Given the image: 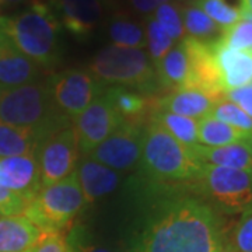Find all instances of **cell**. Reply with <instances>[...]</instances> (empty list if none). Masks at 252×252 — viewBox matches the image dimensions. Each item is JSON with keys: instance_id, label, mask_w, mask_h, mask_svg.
<instances>
[{"instance_id": "obj_1", "label": "cell", "mask_w": 252, "mask_h": 252, "mask_svg": "<svg viewBox=\"0 0 252 252\" xmlns=\"http://www.w3.org/2000/svg\"><path fill=\"white\" fill-rule=\"evenodd\" d=\"M228 243L223 216L203 198L162 203L132 252H220Z\"/></svg>"}, {"instance_id": "obj_2", "label": "cell", "mask_w": 252, "mask_h": 252, "mask_svg": "<svg viewBox=\"0 0 252 252\" xmlns=\"http://www.w3.org/2000/svg\"><path fill=\"white\" fill-rule=\"evenodd\" d=\"M0 32L41 67L52 66L59 58L61 23L42 1H34L14 17H0Z\"/></svg>"}, {"instance_id": "obj_3", "label": "cell", "mask_w": 252, "mask_h": 252, "mask_svg": "<svg viewBox=\"0 0 252 252\" xmlns=\"http://www.w3.org/2000/svg\"><path fill=\"white\" fill-rule=\"evenodd\" d=\"M140 162L150 180L170 185L195 182L203 167L189 146L180 143L153 121L144 126Z\"/></svg>"}, {"instance_id": "obj_4", "label": "cell", "mask_w": 252, "mask_h": 252, "mask_svg": "<svg viewBox=\"0 0 252 252\" xmlns=\"http://www.w3.org/2000/svg\"><path fill=\"white\" fill-rule=\"evenodd\" d=\"M0 122L34 129L42 139L70 126V119L55 104L49 83H31L0 91Z\"/></svg>"}, {"instance_id": "obj_5", "label": "cell", "mask_w": 252, "mask_h": 252, "mask_svg": "<svg viewBox=\"0 0 252 252\" xmlns=\"http://www.w3.org/2000/svg\"><path fill=\"white\" fill-rule=\"evenodd\" d=\"M97 80L104 84L132 87L143 94L157 89V74L149 54L144 49L109 45L101 49L89 67Z\"/></svg>"}, {"instance_id": "obj_6", "label": "cell", "mask_w": 252, "mask_h": 252, "mask_svg": "<svg viewBox=\"0 0 252 252\" xmlns=\"http://www.w3.org/2000/svg\"><path fill=\"white\" fill-rule=\"evenodd\" d=\"M76 170L64 180L41 188L23 216L42 233L62 231L86 206Z\"/></svg>"}, {"instance_id": "obj_7", "label": "cell", "mask_w": 252, "mask_h": 252, "mask_svg": "<svg viewBox=\"0 0 252 252\" xmlns=\"http://www.w3.org/2000/svg\"><path fill=\"white\" fill-rule=\"evenodd\" d=\"M195 188L220 213L237 215L252 209V170L203 164Z\"/></svg>"}, {"instance_id": "obj_8", "label": "cell", "mask_w": 252, "mask_h": 252, "mask_svg": "<svg viewBox=\"0 0 252 252\" xmlns=\"http://www.w3.org/2000/svg\"><path fill=\"white\" fill-rule=\"evenodd\" d=\"M79 152L77 136L72 125L42 139L36 150L42 188L64 180L74 172Z\"/></svg>"}, {"instance_id": "obj_9", "label": "cell", "mask_w": 252, "mask_h": 252, "mask_svg": "<svg viewBox=\"0 0 252 252\" xmlns=\"http://www.w3.org/2000/svg\"><path fill=\"white\" fill-rule=\"evenodd\" d=\"M146 122L125 121L87 157L112 170L126 171L140 161Z\"/></svg>"}, {"instance_id": "obj_10", "label": "cell", "mask_w": 252, "mask_h": 252, "mask_svg": "<svg viewBox=\"0 0 252 252\" xmlns=\"http://www.w3.org/2000/svg\"><path fill=\"white\" fill-rule=\"evenodd\" d=\"M124 122L125 119L102 91L101 95L73 119V129L77 136L79 150L84 156H89Z\"/></svg>"}, {"instance_id": "obj_11", "label": "cell", "mask_w": 252, "mask_h": 252, "mask_svg": "<svg viewBox=\"0 0 252 252\" xmlns=\"http://www.w3.org/2000/svg\"><path fill=\"white\" fill-rule=\"evenodd\" d=\"M55 104L66 118L73 121L102 94L104 87L91 73L64 70L49 81Z\"/></svg>"}, {"instance_id": "obj_12", "label": "cell", "mask_w": 252, "mask_h": 252, "mask_svg": "<svg viewBox=\"0 0 252 252\" xmlns=\"http://www.w3.org/2000/svg\"><path fill=\"white\" fill-rule=\"evenodd\" d=\"M215 41H199L189 36L184 38L189 56V76L182 89H196L217 98H224L215 61Z\"/></svg>"}, {"instance_id": "obj_13", "label": "cell", "mask_w": 252, "mask_h": 252, "mask_svg": "<svg viewBox=\"0 0 252 252\" xmlns=\"http://www.w3.org/2000/svg\"><path fill=\"white\" fill-rule=\"evenodd\" d=\"M51 9L61 26L77 39L91 36L104 16L98 0H51Z\"/></svg>"}, {"instance_id": "obj_14", "label": "cell", "mask_w": 252, "mask_h": 252, "mask_svg": "<svg viewBox=\"0 0 252 252\" xmlns=\"http://www.w3.org/2000/svg\"><path fill=\"white\" fill-rule=\"evenodd\" d=\"M0 185L28 200L41 190V170L36 154L0 158Z\"/></svg>"}, {"instance_id": "obj_15", "label": "cell", "mask_w": 252, "mask_h": 252, "mask_svg": "<svg viewBox=\"0 0 252 252\" xmlns=\"http://www.w3.org/2000/svg\"><path fill=\"white\" fill-rule=\"evenodd\" d=\"M215 61L224 91L235 90L252 83V51H238L223 44L221 36L213 42Z\"/></svg>"}, {"instance_id": "obj_16", "label": "cell", "mask_w": 252, "mask_h": 252, "mask_svg": "<svg viewBox=\"0 0 252 252\" xmlns=\"http://www.w3.org/2000/svg\"><path fill=\"white\" fill-rule=\"evenodd\" d=\"M220 99L196 89H177L161 98L152 99L150 108L192 119H202L212 114L217 101Z\"/></svg>"}, {"instance_id": "obj_17", "label": "cell", "mask_w": 252, "mask_h": 252, "mask_svg": "<svg viewBox=\"0 0 252 252\" xmlns=\"http://www.w3.org/2000/svg\"><path fill=\"white\" fill-rule=\"evenodd\" d=\"M41 66L17 51L4 38L0 44V91L31 84L39 77Z\"/></svg>"}, {"instance_id": "obj_18", "label": "cell", "mask_w": 252, "mask_h": 252, "mask_svg": "<svg viewBox=\"0 0 252 252\" xmlns=\"http://www.w3.org/2000/svg\"><path fill=\"white\" fill-rule=\"evenodd\" d=\"M76 175L86 199L91 203L97 199L109 195L119 185V175L112 168L84 157L76 168Z\"/></svg>"}, {"instance_id": "obj_19", "label": "cell", "mask_w": 252, "mask_h": 252, "mask_svg": "<svg viewBox=\"0 0 252 252\" xmlns=\"http://www.w3.org/2000/svg\"><path fill=\"white\" fill-rule=\"evenodd\" d=\"M199 161L216 167L252 170V156L247 142L225 144L219 147H207L203 144L189 146Z\"/></svg>"}, {"instance_id": "obj_20", "label": "cell", "mask_w": 252, "mask_h": 252, "mask_svg": "<svg viewBox=\"0 0 252 252\" xmlns=\"http://www.w3.org/2000/svg\"><path fill=\"white\" fill-rule=\"evenodd\" d=\"M42 231L24 216L0 217V252H26L39 240Z\"/></svg>"}, {"instance_id": "obj_21", "label": "cell", "mask_w": 252, "mask_h": 252, "mask_svg": "<svg viewBox=\"0 0 252 252\" xmlns=\"http://www.w3.org/2000/svg\"><path fill=\"white\" fill-rule=\"evenodd\" d=\"M157 80L164 87L171 90L182 89L189 76V56L184 39H181L177 45L154 66Z\"/></svg>"}, {"instance_id": "obj_22", "label": "cell", "mask_w": 252, "mask_h": 252, "mask_svg": "<svg viewBox=\"0 0 252 252\" xmlns=\"http://www.w3.org/2000/svg\"><path fill=\"white\" fill-rule=\"evenodd\" d=\"M41 140V135L34 129L0 122V158L36 154Z\"/></svg>"}, {"instance_id": "obj_23", "label": "cell", "mask_w": 252, "mask_h": 252, "mask_svg": "<svg viewBox=\"0 0 252 252\" xmlns=\"http://www.w3.org/2000/svg\"><path fill=\"white\" fill-rule=\"evenodd\" d=\"M104 93L125 121L146 122V118H149L152 98L122 86L109 87Z\"/></svg>"}, {"instance_id": "obj_24", "label": "cell", "mask_w": 252, "mask_h": 252, "mask_svg": "<svg viewBox=\"0 0 252 252\" xmlns=\"http://www.w3.org/2000/svg\"><path fill=\"white\" fill-rule=\"evenodd\" d=\"M251 137L244 132L227 125L213 117L202 118L198 121V142L207 147H219L225 144L248 142Z\"/></svg>"}, {"instance_id": "obj_25", "label": "cell", "mask_w": 252, "mask_h": 252, "mask_svg": "<svg viewBox=\"0 0 252 252\" xmlns=\"http://www.w3.org/2000/svg\"><path fill=\"white\" fill-rule=\"evenodd\" d=\"M149 119L164 127L170 135L184 146L198 144V121L192 118L181 117L171 112L150 108Z\"/></svg>"}, {"instance_id": "obj_26", "label": "cell", "mask_w": 252, "mask_h": 252, "mask_svg": "<svg viewBox=\"0 0 252 252\" xmlns=\"http://www.w3.org/2000/svg\"><path fill=\"white\" fill-rule=\"evenodd\" d=\"M184 30L189 38L199 41H215L219 39L223 30L212 18L206 16L196 4H189L182 9Z\"/></svg>"}, {"instance_id": "obj_27", "label": "cell", "mask_w": 252, "mask_h": 252, "mask_svg": "<svg viewBox=\"0 0 252 252\" xmlns=\"http://www.w3.org/2000/svg\"><path fill=\"white\" fill-rule=\"evenodd\" d=\"M109 38L112 45L143 49L147 45L144 28L132 20L115 18L109 24Z\"/></svg>"}, {"instance_id": "obj_28", "label": "cell", "mask_w": 252, "mask_h": 252, "mask_svg": "<svg viewBox=\"0 0 252 252\" xmlns=\"http://www.w3.org/2000/svg\"><path fill=\"white\" fill-rule=\"evenodd\" d=\"M144 32H146V42H147L146 46H149V56L156 66L171 51L174 46V41L162 30L161 26L154 20L153 16H149L146 18Z\"/></svg>"}, {"instance_id": "obj_29", "label": "cell", "mask_w": 252, "mask_h": 252, "mask_svg": "<svg viewBox=\"0 0 252 252\" xmlns=\"http://www.w3.org/2000/svg\"><path fill=\"white\" fill-rule=\"evenodd\" d=\"M153 18L161 26V28L170 35L172 41L180 42L185 38V30H184V21H182V7L178 3H165L157 7L154 11Z\"/></svg>"}, {"instance_id": "obj_30", "label": "cell", "mask_w": 252, "mask_h": 252, "mask_svg": "<svg viewBox=\"0 0 252 252\" xmlns=\"http://www.w3.org/2000/svg\"><path fill=\"white\" fill-rule=\"evenodd\" d=\"M210 117L216 118L219 121L233 126L235 129L244 132L245 135L252 137V118L248 117L243 109L237 107L234 102L228 101L227 98H221L220 101H217Z\"/></svg>"}, {"instance_id": "obj_31", "label": "cell", "mask_w": 252, "mask_h": 252, "mask_svg": "<svg viewBox=\"0 0 252 252\" xmlns=\"http://www.w3.org/2000/svg\"><path fill=\"white\" fill-rule=\"evenodd\" d=\"M195 4L223 31L244 18L243 13L230 6L225 0H198Z\"/></svg>"}, {"instance_id": "obj_32", "label": "cell", "mask_w": 252, "mask_h": 252, "mask_svg": "<svg viewBox=\"0 0 252 252\" xmlns=\"http://www.w3.org/2000/svg\"><path fill=\"white\" fill-rule=\"evenodd\" d=\"M223 44L238 51H252V18H243L221 34Z\"/></svg>"}, {"instance_id": "obj_33", "label": "cell", "mask_w": 252, "mask_h": 252, "mask_svg": "<svg viewBox=\"0 0 252 252\" xmlns=\"http://www.w3.org/2000/svg\"><path fill=\"white\" fill-rule=\"evenodd\" d=\"M227 245L235 252H252V209L244 212Z\"/></svg>"}, {"instance_id": "obj_34", "label": "cell", "mask_w": 252, "mask_h": 252, "mask_svg": "<svg viewBox=\"0 0 252 252\" xmlns=\"http://www.w3.org/2000/svg\"><path fill=\"white\" fill-rule=\"evenodd\" d=\"M30 252H72V250L63 231H49L41 234Z\"/></svg>"}, {"instance_id": "obj_35", "label": "cell", "mask_w": 252, "mask_h": 252, "mask_svg": "<svg viewBox=\"0 0 252 252\" xmlns=\"http://www.w3.org/2000/svg\"><path fill=\"white\" fill-rule=\"evenodd\" d=\"M28 206V200L0 185V215L9 216H23Z\"/></svg>"}, {"instance_id": "obj_36", "label": "cell", "mask_w": 252, "mask_h": 252, "mask_svg": "<svg viewBox=\"0 0 252 252\" xmlns=\"http://www.w3.org/2000/svg\"><path fill=\"white\" fill-rule=\"evenodd\" d=\"M224 98L234 102L248 117L252 118V83L240 89L227 91L224 94Z\"/></svg>"}, {"instance_id": "obj_37", "label": "cell", "mask_w": 252, "mask_h": 252, "mask_svg": "<svg viewBox=\"0 0 252 252\" xmlns=\"http://www.w3.org/2000/svg\"><path fill=\"white\" fill-rule=\"evenodd\" d=\"M67 244H69L72 252H112L107 250V248H104V247L89 243L81 234L80 228L73 230L72 234H69Z\"/></svg>"}, {"instance_id": "obj_38", "label": "cell", "mask_w": 252, "mask_h": 252, "mask_svg": "<svg viewBox=\"0 0 252 252\" xmlns=\"http://www.w3.org/2000/svg\"><path fill=\"white\" fill-rule=\"evenodd\" d=\"M129 1L136 11L152 16L157 7H160L161 4H165V3H170L172 0H129Z\"/></svg>"}, {"instance_id": "obj_39", "label": "cell", "mask_w": 252, "mask_h": 252, "mask_svg": "<svg viewBox=\"0 0 252 252\" xmlns=\"http://www.w3.org/2000/svg\"><path fill=\"white\" fill-rule=\"evenodd\" d=\"M252 18V0H245V17Z\"/></svg>"}, {"instance_id": "obj_40", "label": "cell", "mask_w": 252, "mask_h": 252, "mask_svg": "<svg viewBox=\"0 0 252 252\" xmlns=\"http://www.w3.org/2000/svg\"><path fill=\"white\" fill-rule=\"evenodd\" d=\"M24 0H0V4H11V3H20Z\"/></svg>"}, {"instance_id": "obj_41", "label": "cell", "mask_w": 252, "mask_h": 252, "mask_svg": "<svg viewBox=\"0 0 252 252\" xmlns=\"http://www.w3.org/2000/svg\"><path fill=\"white\" fill-rule=\"evenodd\" d=\"M178 1H182V3H188V4H195L198 0H178Z\"/></svg>"}, {"instance_id": "obj_42", "label": "cell", "mask_w": 252, "mask_h": 252, "mask_svg": "<svg viewBox=\"0 0 252 252\" xmlns=\"http://www.w3.org/2000/svg\"><path fill=\"white\" fill-rule=\"evenodd\" d=\"M220 252H235V251H233V250H231V248H230L228 245H225L224 248H223V250H221Z\"/></svg>"}, {"instance_id": "obj_43", "label": "cell", "mask_w": 252, "mask_h": 252, "mask_svg": "<svg viewBox=\"0 0 252 252\" xmlns=\"http://www.w3.org/2000/svg\"><path fill=\"white\" fill-rule=\"evenodd\" d=\"M247 143H248V147H250V152H251V156H252V137L248 140V142H247Z\"/></svg>"}, {"instance_id": "obj_44", "label": "cell", "mask_w": 252, "mask_h": 252, "mask_svg": "<svg viewBox=\"0 0 252 252\" xmlns=\"http://www.w3.org/2000/svg\"><path fill=\"white\" fill-rule=\"evenodd\" d=\"M3 39H4V35H3V34H1V32H0V44H1V42H3Z\"/></svg>"}, {"instance_id": "obj_45", "label": "cell", "mask_w": 252, "mask_h": 252, "mask_svg": "<svg viewBox=\"0 0 252 252\" xmlns=\"http://www.w3.org/2000/svg\"><path fill=\"white\" fill-rule=\"evenodd\" d=\"M99 3H109V1H112V0H98Z\"/></svg>"}, {"instance_id": "obj_46", "label": "cell", "mask_w": 252, "mask_h": 252, "mask_svg": "<svg viewBox=\"0 0 252 252\" xmlns=\"http://www.w3.org/2000/svg\"><path fill=\"white\" fill-rule=\"evenodd\" d=\"M26 252H30V250H28V251H26Z\"/></svg>"}]
</instances>
